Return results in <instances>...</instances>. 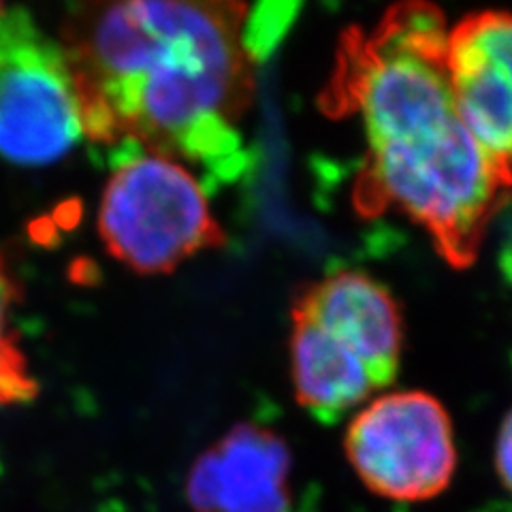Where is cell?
Wrapping results in <instances>:
<instances>
[{"instance_id": "cell-1", "label": "cell", "mask_w": 512, "mask_h": 512, "mask_svg": "<svg viewBox=\"0 0 512 512\" xmlns=\"http://www.w3.org/2000/svg\"><path fill=\"white\" fill-rule=\"evenodd\" d=\"M58 43L86 139L242 173L259 67L246 0H69Z\"/></svg>"}, {"instance_id": "cell-2", "label": "cell", "mask_w": 512, "mask_h": 512, "mask_svg": "<svg viewBox=\"0 0 512 512\" xmlns=\"http://www.w3.org/2000/svg\"><path fill=\"white\" fill-rule=\"evenodd\" d=\"M448 28L431 0H397L374 28L344 32L320 103L331 118L361 122L359 212L393 207L423 227L448 265L466 269L512 197V167L461 116L446 62Z\"/></svg>"}, {"instance_id": "cell-3", "label": "cell", "mask_w": 512, "mask_h": 512, "mask_svg": "<svg viewBox=\"0 0 512 512\" xmlns=\"http://www.w3.org/2000/svg\"><path fill=\"white\" fill-rule=\"evenodd\" d=\"M291 374L295 397L333 425L387 389L402 363L404 318L389 288L342 269L295 297Z\"/></svg>"}, {"instance_id": "cell-4", "label": "cell", "mask_w": 512, "mask_h": 512, "mask_svg": "<svg viewBox=\"0 0 512 512\" xmlns=\"http://www.w3.org/2000/svg\"><path fill=\"white\" fill-rule=\"evenodd\" d=\"M99 231L109 254L137 274H169L224 244L199 175L178 158L139 148L118 150Z\"/></svg>"}, {"instance_id": "cell-5", "label": "cell", "mask_w": 512, "mask_h": 512, "mask_svg": "<svg viewBox=\"0 0 512 512\" xmlns=\"http://www.w3.org/2000/svg\"><path fill=\"white\" fill-rule=\"evenodd\" d=\"M84 137L75 79L58 39L20 9L0 11V156L45 167Z\"/></svg>"}, {"instance_id": "cell-6", "label": "cell", "mask_w": 512, "mask_h": 512, "mask_svg": "<svg viewBox=\"0 0 512 512\" xmlns=\"http://www.w3.org/2000/svg\"><path fill=\"white\" fill-rule=\"evenodd\" d=\"M344 448L361 483L395 502L438 498L459 459L451 414L425 391L370 399L352 416Z\"/></svg>"}, {"instance_id": "cell-7", "label": "cell", "mask_w": 512, "mask_h": 512, "mask_svg": "<svg viewBox=\"0 0 512 512\" xmlns=\"http://www.w3.org/2000/svg\"><path fill=\"white\" fill-rule=\"evenodd\" d=\"M446 62L468 128L512 167V11H474L448 28Z\"/></svg>"}, {"instance_id": "cell-8", "label": "cell", "mask_w": 512, "mask_h": 512, "mask_svg": "<svg viewBox=\"0 0 512 512\" xmlns=\"http://www.w3.org/2000/svg\"><path fill=\"white\" fill-rule=\"evenodd\" d=\"M291 453L259 425H237L195 463L188 500L195 512H286Z\"/></svg>"}, {"instance_id": "cell-9", "label": "cell", "mask_w": 512, "mask_h": 512, "mask_svg": "<svg viewBox=\"0 0 512 512\" xmlns=\"http://www.w3.org/2000/svg\"><path fill=\"white\" fill-rule=\"evenodd\" d=\"M18 297L20 288L0 256V408L28 404L39 393L18 333L13 329Z\"/></svg>"}, {"instance_id": "cell-10", "label": "cell", "mask_w": 512, "mask_h": 512, "mask_svg": "<svg viewBox=\"0 0 512 512\" xmlns=\"http://www.w3.org/2000/svg\"><path fill=\"white\" fill-rule=\"evenodd\" d=\"M495 470L506 491L512 495V410L502 421L498 442H495Z\"/></svg>"}, {"instance_id": "cell-11", "label": "cell", "mask_w": 512, "mask_h": 512, "mask_svg": "<svg viewBox=\"0 0 512 512\" xmlns=\"http://www.w3.org/2000/svg\"><path fill=\"white\" fill-rule=\"evenodd\" d=\"M3 3H5V0H0V11H3Z\"/></svg>"}]
</instances>
